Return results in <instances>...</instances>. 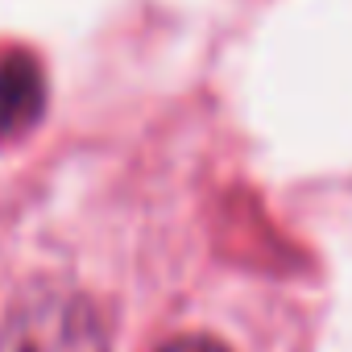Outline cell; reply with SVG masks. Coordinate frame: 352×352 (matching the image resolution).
I'll return each mask as SVG.
<instances>
[{
    "label": "cell",
    "mask_w": 352,
    "mask_h": 352,
    "mask_svg": "<svg viewBox=\"0 0 352 352\" xmlns=\"http://www.w3.org/2000/svg\"><path fill=\"white\" fill-rule=\"evenodd\" d=\"M0 352H108V323L87 294L42 286L13 302Z\"/></svg>",
    "instance_id": "6da1fadb"
},
{
    "label": "cell",
    "mask_w": 352,
    "mask_h": 352,
    "mask_svg": "<svg viewBox=\"0 0 352 352\" xmlns=\"http://www.w3.org/2000/svg\"><path fill=\"white\" fill-rule=\"evenodd\" d=\"M46 104V79L34 54L13 50L0 58V137L25 133Z\"/></svg>",
    "instance_id": "7a4b0ae2"
},
{
    "label": "cell",
    "mask_w": 352,
    "mask_h": 352,
    "mask_svg": "<svg viewBox=\"0 0 352 352\" xmlns=\"http://www.w3.org/2000/svg\"><path fill=\"white\" fill-rule=\"evenodd\" d=\"M157 352H232V348H224L220 340H208V336H183V340H170Z\"/></svg>",
    "instance_id": "3957f363"
}]
</instances>
